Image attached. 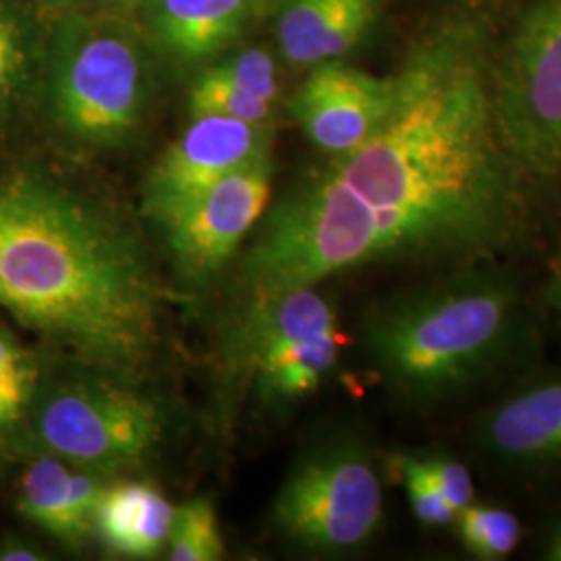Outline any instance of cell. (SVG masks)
<instances>
[{"mask_svg":"<svg viewBox=\"0 0 561 561\" xmlns=\"http://www.w3.org/2000/svg\"><path fill=\"white\" fill-rule=\"evenodd\" d=\"M481 21L445 15L403 65L391 117L280 201L241 264L250 296L370 262L477 264L528 236L524 171L503 146Z\"/></svg>","mask_w":561,"mask_h":561,"instance_id":"obj_1","label":"cell"},{"mask_svg":"<svg viewBox=\"0 0 561 561\" xmlns=\"http://www.w3.org/2000/svg\"><path fill=\"white\" fill-rule=\"evenodd\" d=\"M161 300L140 233L115 210L34 171L0 175V308L90 370L138 382Z\"/></svg>","mask_w":561,"mask_h":561,"instance_id":"obj_2","label":"cell"},{"mask_svg":"<svg viewBox=\"0 0 561 561\" xmlns=\"http://www.w3.org/2000/svg\"><path fill=\"white\" fill-rule=\"evenodd\" d=\"M482 262L379 304L364 340L385 381L408 400L443 401L516 352L524 304L512 279Z\"/></svg>","mask_w":561,"mask_h":561,"instance_id":"obj_3","label":"cell"},{"mask_svg":"<svg viewBox=\"0 0 561 561\" xmlns=\"http://www.w3.org/2000/svg\"><path fill=\"white\" fill-rule=\"evenodd\" d=\"M491 94L507 154L533 178L561 173V0H533L500 57Z\"/></svg>","mask_w":561,"mask_h":561,"instance_id":"obj_4","label":"cell"},{"mask_svg":"<svg viewBox=\"0 0 561 561\" xmlns=\"http://www.w3.org/2000/svg\"><path fill=\"white\" fill-rule=\"evenodd\" d=\"M34 424L53 456L102 477L140 468L164 435L157 401L134 382L96 370L53 385L36 405Z\"/></svg>","mask_w":561,"mask_h":561,"instance_id":"obj_5","label":"cell"},{"mask_svg":"<svg viewBox=\"0 0 561 561\" xmlns=\"http://www.w3.org/2000/svg\"><path fill=\"white\" fill-rule=\"evenodd\" d=\"M382 516L381 477L356 443H333L306 456L273 505L280 533L319 553L358 549L379 533Z\"/></svg>","mask_w":561,"mask_h":561,"instance_id":"obj_6","label":"cell"},{"mask_svg":"<svg viewBox=\"0 0 561 561\" xmlns=\"http://www.w3.org/2000/svg\"><path fill=\"white\" fill-rule=\"evenodd\" d=\"M341 335L331 301L317 285L250 296L241 354L271 403L314 393L340 358Z\"/></svg>","mask_w":561,"mask_h":561,"instance_id":"obj_7","label":"cell"},{"mask_svg":"<svg viewBox=\"0 0 561 561\" xmlns=\"http://www.w3.org/2000/svg\"><path fill=\"white\" fill-rule=\"evenodd\" d=\"M144 106V62L134 42L94 34L60 57L53 111L71 138L90 146L119 144L140 125Z\"/></svg>","mask_w":561,"mask_h":561,"instance_id":"obj_8","label":"cell"},{"mask_svg":"<svg viewBox=\"0 0 561 561\" xmlns=\"http://www.w3.org/2000/svg\"><path fill=\"white\" fill-rule=\"evenodd\" d=\"M268 154L217 181L198 198L159 221L185 279L204 283L233 259L271 201Z\"/></svg>","mask_w":561,"mask_h":561,"instance_id":"obj_9","label":"cell"},{"mask_svg":"<svg viewBox=\"0 0 561 561\" xmlns=\"http://www.w3.org/2000/svg\"><path fill=\"white\" fill-rule=\"evenodd\" d=\"M400 78H377L337 60L310 69L289 111L304 136L331 157H343L370 140L391 117Z\"/></svg>","mask_w":561,"mask_h":561,"instance_id":"obj_10","label":"cell"},{"mask_svg":"<svg viewBox=\"0 0 561 561\" xmlns=\"http://www.w3.org/2000/svg\"><path fill=\"white\" fill-rule=\"evenodd\" d=\"M262 125L201 115L154 164L146 185V208L159 222L198 198L217 181L266 157Z\"/></svg>","mask_w":561,"mask_h":561,"instance_id":"obj_11","label":"cell"},{"mask_svg":"<svg viewBox=\"0 0 561 561\" xmlns=\"http://www.w3.org/2000/svg\"><path fill=\"white\" fill-rule=\"evenodd\" d=\"M479 443L510 468L561 466V377L528 385L489 410Z\"/></svg>","mask_w":561,"mask_h":561,"instance_id":"obj_12","label":"cell"},{"mask_svg":"<svg viewBox=\"0 0 561 561\" xmlns=\"http://www.w3.org/2000/svg\"><path fill=\"white\" fill-rule=\"evenodd\" d=\"M73 468L57 456L32 461L21 477L18 510L55 539L80 547L96 526V512L108 484L102 474Z\"/></svg>","mask_w":561,"mask_h":561,"instance_id":"obj_13","label":"cell"},{"mask_svg":"<svg viewBox=\"0 0 561 561\" xmlns=\"http://www.w3.org/2000/svg\"><path fill=\"white\" fill-rule=\"evenodd\" d=\"M375 15L377 0H283L280 53L301 67L341 59L362 41Z\"/></svg>","mask_w":561,"mask_h":561,"instance_id":"obj_14","label":"cell"},{"mask_svg":"<svg viewBox=\"0 0 561 561\" xmlns=\"http://www.w3.org/2000/svg\"><path fill=\"white\" fill-rule=\"evenodd\" d=\"M175 507L146 482L106 486L96 512V533L121 558H157L169 545Z\"/></svg>","mask_w":561,"mask_h":561,"instance_id":"obj_15","label":"cell"},{"mask_svg":"<svg viewBox=\"0 0 561 561\" xmlns=\"http://www.w3.org/2000/svg\"><path fill=\"white\" fill-rule=\"evenodd\" d=\"M252 0H154L162 44L181 59L198 60L233 41Z\"/></svg>","mask_w":561,"mask_h":561,"instance_id":"obj_16","label":"cell"},{"mask_svg":"<svg viewBox=\"0 0 561 561\" xmlns=\"http://www.w3.org/2000/svg\"><path fill=\"white\" fill-rule=\"evenodd\" d=\"M454 526L463 549L482 561L510 558L522 539L518 516L495 505L472 502L456 514Z\"/></svg>","mask_w":561,"mask_h":561,"instance_id":"obj_17","label":"cell"},{"mask_svg":"<svg viewBox=\"0 0 561 561\" xmlns=\"http://www.w3.org/2000/svg\"><path fill=\"white\" fill-rule=\"evenodd\" d=\"M169 560L217 561L225 558L219 518L208 500H192L175 507L169 537Z\"/></svg>","mask_w":561,"mask_h":561,"instance_id":"obj_18","label":"cell"},{"mask_svg":"<svg viewBox=\"0 0 561 561\" xmlns=\"http://www.w3.org/2000/svg\"><path fill=\"white\" fill-rule=\"evenodd\" d=\"M36 362L0 324V426L20 419L36 398Z\"/></svg>","mask_w":561,"mask_h":561,"instance_id":"obj_19","label":"cell"},{"mask_svg":"<svg viewBox=\"0 0 561 561\" xmlns=\"http://www.w3.org/2000/svg\"><path fill=\"white\" fill-rule=\"evenodd\" d=\"M271 106L273 104L250 96L231 81L222 80L213 69L202 73L190 92L192 117L217 115L252 125H264L271 115Z\"/></svg>","mask_w":561,"mask_h":561,"instance_id":"obj_20","label":"cell"},{"mask_svg":"<svg viewBox=\"0 0 561 561\" xmlns=\"http://www.w3.org/2000/svg\"><path fill=\"white\" fill-rule=\"evenodd\" d=\"M398 470H400L401 482L416 520L428 528L454 524L456 510L443 497L439 486L424 472L419 458L414 456L400 458Z\"/></svg>","mask_w":561,"mask_h":561,"instance_id":"obj_21","label":"cell"},{"mask_svg":"<svg viewBox=\"0 0 561 561\" xmlns=\"http://www.w3.org/2000/svg\"><path fill=\"white\" fill-rule=\"evenodd\" d=\"M213 71L222 78L238 85L243 92H248L254 99L273 102L279 96V80H277V69L275 60L271 55H266L261 48L245 50L241 55H236L233 59L225 60L221 65L213 67Z\"/></svg>","mask_w":561,"mask_h":561,"instance_id":"obj_22","label":"cell"},{"mask_svg":"<svg viewBox=\"0 0 561 561\" xmlns=\"http://www.w3.org/2000/svg\"><path fill=\"white\" fill-rule=\"evenodd\" d=\"M419 461L456 514L474 502V482L463 463L447 456H426Z\"/></svg>","mask_w":561,"mask_h":561,"instance_id":"obj_23","label":"cell"},{"mask_svg":"<svg viewBox=\"0 0 561 561\" xmlns=\"http://www.w3.org/2000/svg\"><path fill=\"white\" fill-rule=\"evenodd\" d=\"M20 62L18 30L0 2V102L9 96L20 71Z\"/></svg>","mask_w":561,"mask_h":561,"instance_id":"obj_24","label":"cell"},{"mask_svg":"<svg viewBox=\"0 0 561 561\" xmlns=\"http://www.w3.org/2000/svg\"><path fill=\"white\" fill-rule=\"evenodd\" d=\"M46 560L44 551L32 542L21 541L18 537H7L0 542V561Z\"/></svg>","mask_w":561,"mask_h":561,"instance_id":"obj_25","label":"cell"},{"mask_svg":"<svg viewBox=\"0 0 561 561\" xmlns=\"http://www.w3.org/2000/svg\"><path fill=\"white\" fill-rule=\"evenodd\" d=\"M547 301L556 310V314L560 317L561 321V248L560 252H558V259L553 262L551 279H549V285H547Z\"/></svg>","mask_w":561,"mask_h":561,"instance_id":"obj_26","label":"cell"},{"mask_svg":"<svg viewBox=\"0 0 561 561\" xmlns=\"http://www.w3.org/2000/svg\"><path fill=\"white\" fill-rule=\"evenodd\" d=\"M542 558L549 561H561V520L551 528L542 549Z\"/></svg>","mask_w":561,"mask_h":561,"instance_id":"obj_27","label":"cell"},{"mask_svg":"<svg viewBox=\"0 0 561 561\" xmlns=\"http://www.w3.org/2000/svg\"><path fill=\"white\" fill-rule=\"evenodd\" d=\"M252 2H254V0H252Z\"/></svg>","mask_w":561,"mask_h":561,"instance_id":"obj_28","label":"cell"}]
</instances>
